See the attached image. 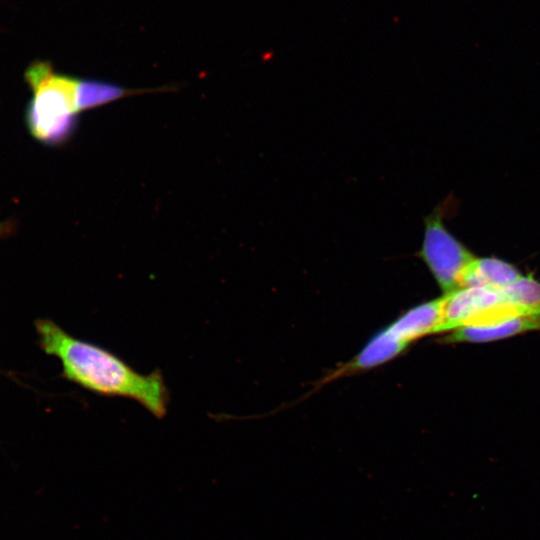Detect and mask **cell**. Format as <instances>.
Listing matches in <instances>:
<instances>
[{"label": "cell", "instance_id": "6da1fadb", "mask_svg": "<svg viewBox=\"0 0 540 540\" xmlns=\"http://www.w3.org/2000/svg\"><path fill=\"white\" fill-rule=\"evenodd\" d=\"M42 348L60 360L63 375L103 397L137 402L156 418L168 412L169 391L159 370L142 374L111 351L68 334L52 321L36 324Z\"/></svg>", "mask_w": 540, "mask_h": 540}, {"label": "cell", "instance_id": "7a4b0ae2", "mask_svg": "<svg viewBox=\"0 0 540 540\" xmlns=\"http://www.w3.org/2000/svg\"><path fill=\"white\" fill-rule=\"evenodd\" d=\"M25 79L32 90L25 114L30 134L49 146L65 144L78 125L77 78L55 72L50 62L35 61Z\"/></svg>", "mask_w": 540, "mask_h": 540}, {"label": "cell", "instance_id": "3957f363", "mask_svg": "<svg viewBox=\"0 0 540 540\" xmlns=\"http://www.w3.org/2000/svg\"><path fill=\"white\" fill-rule=\"evenodd\" d=\"M458 205L455 196L449 195L423 218V239L417 252L443 294L461 288L462 276L476 257L445 225V220L457 212Z\"/></svg>", "mask_w": 540, "mask_h": 540}, {"label": "cell", "instance_id": "277c9868", "mask_svg": "<svg viewBox=\"0 0 540 540\" xmlns=\"http://www.w3.org/2000/svg\"><path fill=\"white\" fill-rule=\"evenodd\" d=\"M445 296L442 323L438 332H451L471 325L481 314L504 300L501 290L469 287Z\"/></svg>", "mask_w": 540, "mask_h": 540}, {"label": "cell", "instance_id": "5b68a950", "mask_svg": "<svg viewBox=\"0 0 540 540\" xmlns=\"http://www.w3.org/2000/svg\"><path fill=\"white\" fill-rule=\"evenodd\" d=\"M409 344L399 339L388 326L376 333L350 361L328 376L327 381L373 369L403 353Z\"/></svg>", "mask_w": 540, "mask_h": 540}, {"label": "cell", "instance_id": "8992f818", "mask_svg": "<svg viewBox=\"0 0 540 540\" xmlns=\"http://www.w3.org/2000/svg\"><path fill=\"white\" fill-rule=\"evenodd\" d=\"M445 296L418 304L400 315L388 328L402 341H412L438 333L442 323Z\"/></svg>", "mask_w": 540, "mask_h": 540}, {"label": "cell", "instance_id": "52a82bcc", "mask_svg": "<svg viewBox=\"0 0 540 540\" xmlns=\"http://www.w3.org/2000/svg\"><path fill=\"white\" fill-rule=\"evenodd\" d=\"M540 329V315H519L485 325H469L451 331L445 342H489Z\"/></svg>", "mask_w": 540, "mask_h": 540}, {"label": "cell", "instance_id": "ba28073f", "mask_svg": "<svg viewBox=\"0 0 540 540\" xmlns=\"http://www.w3.org/2000/svg\"><path fill=\"white\" fill-rule=\"evenodd\" d=\"M521 276L514 265L502 259L475 257L462 276L461 288L484 287L501 290Z\"/></svg>", "mask_w": 540, "mask_h": 540}, {"label": "cell", "instance_id": "9c48e42d", "mask_svg": "<svg viewBox=\"0 0 540 540\" xmlns=\"http://www.w3.org/2000/svg\"><path fill=\"white\" fill-rule=\"evenodd\" d=\"M157 90H165V88L134 90L99 79L77 78L75 95L76 110L80 113L128 96Z\"/></svg>", "mask_w": 540, "mask_h": 540}, {"label": "cell", "instance_id": "30bf717a", "mask_svg": "<svg viewBox=\"0 0 540 540\" xmlns=\"http://www.w3.org/2000/svg\"><path fill=\"white\" fill-rule=\"evenodd\" d=\"M506 301L540 314V282L532 276H521L513 284L501 289Z\"/></svg>", "mask_w": 540, "mask_h": 540}]
</instances>
